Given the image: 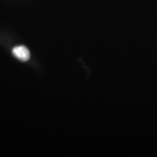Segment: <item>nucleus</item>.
I'll return each mask as SVG.
<instances>
[{
  "label": "nucleus",
  "instance_id": "obj_1",
  "mask_svg": "<svg viewBox=\"0 0 157 157\" xmlns=\"http://www.w3.org/2000/svg\"><path fill=\"white\" fill-rule=\"evenodd\" d=\"M13 56L22 62H26L30 59V54L28 49L23 45L17 46L12 50Z\"/></svg>",
  "mask_w": 157,
  "mask_h": 157
}]
</instances>
